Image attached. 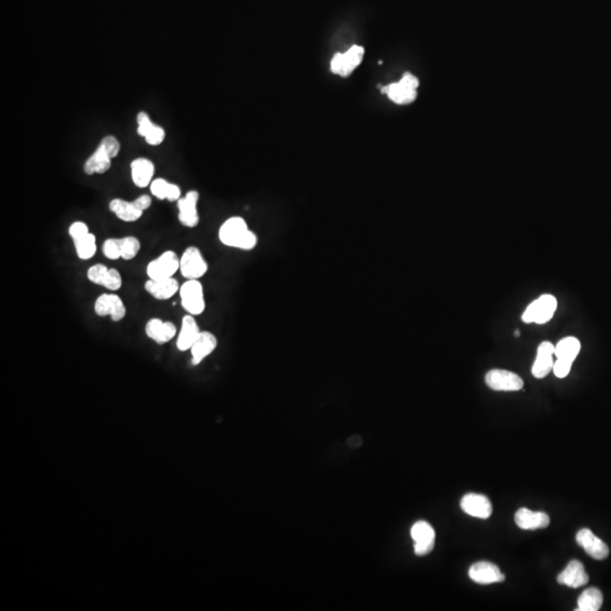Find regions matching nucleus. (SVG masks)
<instances>
[{"mask_svg":"<svg viewBox=\"0 0 611 611\" xmlns=\"http://www.w3.org/2000/svg\"><path fill=\"white\" fill-rule=\"evenodd\" d=\"M169 184V181H166V179H154V180L152 181L151 185H150L152 195L157 197V199H160V201H164V199H166V193H168Z\"/></svg>","mask_w":611,"mask_h":611,"instance_id":"nucleus-33","label":"nucleus"},{"mask_svg":"<svg viewBox=\"0 0 611 611\" xmlns=\"http://www.w3.org/2000/svg\"><path fill=\"white\" fill-rule=\"evenodd\" d=\"M137 133L145 138L149 145L157 146L162 144L166 137V131L161 126L154 125L146 113L137 115Z\"/></svg>","mask_w":611,"mask_h":611,"instance_id":"nucleus-19","label":"nucleus"},{"mask_svg":"<svg viewBox=\"0 0 611 611\" xmlns=\"http://www.w3.org/2000/svg\"><path fill=\"white\" fill-rule=\"evenodd\" d=\"M519 336V331H517V332H515V336Z\"/></svg>","mask_w":611,"mask_h":611,"instance_id":"nucleus-37","label":"nucleus"},{"mask_svg":"<svg viewBox=\"0 0 611 611\" xmlns=\"http://www.w3.org/2000/svg\"><path fill=\"white\" fill-rule=\"evenodd\" d=\"M461 508L470 517L478 519H489L493 513V506L486 496L480 494H468L461 501Z\"/></svg>","mask_w":611,"mask_h":611,"instance_id":"nucleus-14","label":"nucleus"},{"mask_svg":"<svg viewBox=\"0 0 611 611\" xmlns=\"http://www.w3.org/2000/svg\"><path fill=\"white\" fill-rule=\"evenodd\" d=\"M110 211L116 214L119 220L124 222H136L142 217L143 212L134 205L133 202H127L124 199H115L110 202Z\"/></svg>","mask_w":611,"mask_h":611,"instance_id":"nucleus-24","label":"nucleus"},{"mask_svg":"<svg viewBox=\"0 0 611 611\" xmlns=\"http://www.w3.org/2000/svg\"><path fill=\"white\" fill-rule=\"evenodd\" d=\"M148 338L157 345H166L177 336V327L173 322H164L160 318H151L145 326Z\"/></svg>","mask_w":611,"mask_h":611,"instance_id":"nucleus-17","label":"nucleus"},{"mask_svg":"<svg viewBox=\"0 0 611 611\" xmlns=\"http://www.w3.org/2000/svg\"><path fill=\"white\" fill-rule=\"evenodd\" d=\"M74 243L75 250L78 259L82 261H87L92 259L93 256L96 254V238L93 233H87L83 238H80L78 240L73 241Z\"/></svg>","mask_w":611,"mask_h":611,"instance_id":"nucleus-27","label":"nucleus"},{"mask_svg":"<svg viewBox=\"0 0 611 611\" xmlns=\"http://www.w3.org/2000/svg\"><path fill=\"white\" fill-rule=\"evenodd\" d=\"M365 48L352 45L345 52H338L331 60V71L341 78H347L362 63Z\"/></svg>","mask_w":611,"mask_h":611,"instance_id":"nucleus-6","label":"nucleus"},{"mask_svg":"<svg viewBox=\"0 0 611 611\" xmlns=\"http://www.w3.org/2000/svg\"><path fill=\"white\" fill-rule=\"evenodd\" d=\"M119 152L120 143L116 137H104L96 151L84 164V173L89 175L107 173L111 166V160L119 154Z\"/></svg>","mask_w":611,"mask_h":611,"instance_id":"nucleus-2","label":"nucleus"},{"mask_svg":"<svg viewBox=\"0 0 611 611\" xmlns=\"http://www.w3.org/2000/svg\"><path fill=\"white\" fill-rule=\"evenodd\" d=\"M515 522L523 530H538L546 529L550 523L548 514L543 512H533L528 508H519L515 514Z\"/></svg>","mask_w":611,"mask_h":611,"instance_id":"nucleus-22","label":"nucleus"},{"mask_svg":"<svg viewBox=\"0 0 611 611\" xmlns=\"http://www.w3.org/2000/svg\"><path fill=\"white\" fill-rule=\"evenodd\" d=\"M108 270H109V268H108V267L104 264L92 265V266L89 267V270H87V279H89V282L94 283V285H102L104 276L107 274Z\"/></svg>","mask_w":611,"mask_h":611,"instance_id":"nucleus-32","label":"nucleus"},{"mask_svg":"<svg viewBox=\"0 0 611 611\" xmlns=\"http://www.w3.org/2000/svg\"><path fill=\"white\" fill-rule=\"evenodd\" d=\"M180 273L187 280H199L208 273V264L202 252L195 246L185 250L180 257Z\"/></svg>","mask_w":611,"mask_h":611,"instance_id":"nucleus-7","label":"nucleus"},{"mask_svg":"<svg viewBox=\"0 0 611 611\" xmlns=\"http://www.w3.org/2000/svg\"><path fill=\"white\" fill-rule=\"evenodd\" d=\"M146 292L157 300H168L180 290L178 281L173 278L162 280L149 279L144 285Z\"/></svg>","mask_w":611,"mask_h":611,"instance_id":"nucleus-20","label":"nucleus"},{"mask_svg":"<svg viewBox=\"0 0 611 611\" xmlns=\"http://www.w3.org/2000/svg\"><path fill=\"white\" fill-rule=\"evenodd\" d=\"M122 278L116 268H109L104 276L101 287L110 291H117L122 288Z\"/></svg>","mask_w":611,"mask_h":611,"instance_id":"nucleus-31","label":"nucleus"},{"mask_svg":"<svg viewBox=\"0 0 611 611\" xmlns=\"http://www.w3.org/2000/svg\"><path fill=\"white\" fill-rule=\"evenodd\" d=\"M201 333L202 331L199 329L195 316L189 314L185 315L181 319L180 331H179L178 338H177L178 350L181 352L190 350L199 336H201Z\"/></svg>","mask_w":611,"mask_h":611,"instance_id":"nucleus-16","label":"nucleus"},{"mask_svg":"<svg viewBox=\"0 0 611 611\" xmlns=\"http://www.w3.org/2000/svg\"><path fill=\"white\" fill-rule=\"evenodd\" d=\"M603 603V596L599 589L590 588L583 592L577 600L579 611H598Z\"/></svg>","mask_w":611,"mask_h":611,"instance_id":"nucleus-26","label":"nucleus"},{"mask_svg":"<svg viewBox=\"0 0 611 611\" xmlns=\"http://www.w3.org/2000/svg\"><path fill=\"white\" fill-rule=\"evenodd\" d=\"M199 194L196 190H189L186 196L178 201V220L181 226L186 228H196L199 223V214L197 210Z\"/></svg>","mask_w":611,"mask_h":611,"instance_id":"nucleus-11","label":"nucleus"},{"mask_svg":"<svg viewBox=\"0 0 611 611\" xmlns=\"http://www.w3.org/2000/svg\"><path fill=\"white\" fill-rule=\"evenodd\" d=\"M557 309V299L552 294H542L528 306L522 315V321L526 324L548 323Z\"/></svg>","mask_w":611,"mask_h":611,"instance_id":"nucleus-5","label":"nucleus"},{"mask_svg":"<svg viewBox=\"0 0 611 611\" xmlns=\"http://www.w3.org/2000/svg\"><path fill=\"white\" fill-rule=\"evenodd\" d=\"M217 347V338L214 336L213 333L208 331H202L201 336L197 338L196 342L194 343L193 347L190 349L192 352V358H193V365H199L206 357L210 356L213 353Z\"/></svg>","mask_w":611,"mask_h":611,"instance_id":"nucleus-23","label":"nucleus"},{"mask_svg":"<svg viewBox=\"0 0 611 611\" xmlns=\"http://www.w3.org/2000/svg\"><path fill=\"white\" fill-rule=\"evenodd\" d=\"M555 347L552 342L545 341L538 347L535 361L532 366V375L538 380L545 378L554 368Z\"/></svg>","mask_w":611,"mask_h":611,"instance_id":"nucleus-15","label":"nucleus"},{"mask_svg":"<svg viewBox=\"0 0 611 611\" xmlns=\"http://www.w3.org/2000/svg\"><path fill=\"white\" fill-rule=\"evenodd\" d=\"M122 241H124L122 238H109L107 239L102 246L103 255L111 261L122 259Z\"/></svg>","mask_w":611,"mask_h":611,"instance_id":"nucleus-28","label":"nucleus"},{"mask_svg":"<svg viewBox=\"0 0 611 611\" xmlns=\"http://www.w3.org/2000/svg\"><path fill=\"white\" fill-rule=\"evenodd\" d=\"M113 296L115 294H103L95 300L94 312L98 315L99 317H106V316H111L113 308Z\"/></svg>","mask_w":611,"mask_h":611,"instance_id":"nucleus-30","label":"nucleus"},{"mask_svg":"<svg viewBox=\"0 0 611 611\" xmlns=\"http://www.w3.org/2000/svg\"><path fill=\"white\" fill-rule=\"evenodd\" d=\"M69 233L71 236V240H78L80 238H83L84 236L89 233V227H87L85 222L76 221V222L71 223L69 229Z\"/></svg>","mask_w":611,"mask_h":611,"instance_id":"nucleus-34","label":"nucleus"},{"mask_svg":"<svg viewBox=\"0 0 611 611\" xmlns=\"http://www.w3.org/2000/svg\"><path fill=\"white\" fill-rule=\"evenodd\" d=\"M470 579L478 584L487 585L505 581V575L497 565L490 561H478L469 570Z\"/></svg>","mask_w":611,"mask_h":611,"instance_id":"nucleus-13","label":"nucleus"},{"mask_svg":"<svg viewBox=\"0 0 611 611\" xmlns=\"http://www.w3.org/2000/svg\"><path fill=\"white\" fill-rule=\"evenodd\" d=\"M180 199V187H179L178 185L171 184V182H170L169 188H168V193H166V201H169V202H178Z\"/></svg>","mask_w":611,"mask_h":611,"instance_id":"nucleus-35","label":"nucleus"},{"mask_svg":"<svg viewBox=\"0 0 611 611\" xmlns=\"http://www.w3.org/2000/svg\"><path fill=\"white\" fill-rule=\"evenodd\" d=\"M576 542L584 549L590 557L596 561H603L609 556L608 546L589 529H582L577 532Z\"/></svg>","mask_w":611,"mask_h":611,"instance_id":"nucleus-12","label":"nucleus"},{"mask_svg":"<svg viewBox=\"0 0 611 611\" xmlns=\"http://www.w3.org/2000/svg\"><path fill=\"white\" fill-rule=\"evenodd\" d=\"M133 203L140 211L144 212L151 208L152 199L149 195H142V196L137 197L135 201H133Z\"/></svg>","mask_w":611,"mask_h":611,"instance_id":"nucleus-36","label":"nucleus"},{"mask_svg":"<svg viewBox=\"0 0 611 611\" xmlns=\"http://www.w3.org/2000/svg\"><path fill=\"white\" fill-rule=\"evenodd\" d=\"M179 294H180L181 306L187 314L199 316L205 312L206 303H205L204 288L199 280H187L181 285Z\"/></svg>","mask_w":611,"mask_h":611,"instance_id":"nucleus-3","label":"nucleus"},{"mask_svg":"<svg viewBox=\"0 0 611 611\" xmlns=\"http://www.w3.org/2000/svg\"><path fill=\"white\" fill-rule=\"evenodd\" d=\"M559 584L577 589L588 584L589 575L585 572L584 565L579 561H570L563 572L558 575Z\"/></svg>","mask_w":611,"mask_h":611,"instance_id":"nucleus-18","label":"nucleus"},{"mask_svg":"<svg viewBox=\"0 0 611 611\" xmlns=\"http://www.w3.org/2000/svg\"><path fill=\"white\" fill-rule=\"evenodd\" d=\"M219 239L224 246L246 252L255 250L259 245V237L241 217H231L224 221L220 227Z\"/></svg>","mask_w":611,"mask_h":611,"instance_id":"nucleus-1","label":"nucleus"},{"mask_svg":"<svg viewBox=\"0 0 611 611\" xmlns=\"http://www.w3.org/2000/svg\"><path fill=\"white\" fill-rule=\"evenodd\" d=\"M488 387L498 392H515L523 389L524 382L519 375L504 369H493L484 377Z\"/></svg>","mask_w":611,"mask_h":611,"instance_id":"nucleus-9","label":"nucleus"},{"mask_svg":"<svg viewBox=\"0 0 611 611\" xmlns=\"http://www.w3.org/2000/svg\"><path fill=\"white\" fill-rule=\"evenodd\" d=\"M131 179L135 186L145 188L151 185L155 173L154 164L145 157L135 159L131 164Z\"/></svg>","mask_w":611,"mask_h":611,"instance_id":"nucleus-21","label":"nucleus"},{"mask_svg":"<svg viewBox=\"0 0 611 611\" xmlns=\"http://www.w3.org/2000/svg\"><path fill=\"white\" fill-rule=\"evenodd\" d=\"M180 270V259L173 250H166L157 259L150 261L146 266V274L151 280L173 278Z\"/></svg>","mask_w":611,"mask_h":611,"instance_id":"nucleus-8","label":"nucleus"},{"mask_svg":"<svg viewBox=\"0 0 611 611\" xmlns=\"http://www.w3.org/2000/svg\"><path fill=\"white\" fill-rule=\"evenodd\" d=\"M580 350H581V343L579 340L570 336L558 342V345L555 347V354L559 361L572 366L576 357L579 356Z\"/></svg>","mask_w":611,"mask_h":611,"instance_id":"nucleus-25","label":"nucleus"},{"mask_svg":"<svg viewBox=\"0 0 611 611\" xmlns=\"http://www.w3.org/2000/svg\"><path fill=\"white\" fill-rule=\"evenodd\" d=\"M122 239V259L124 261H131L141 250V241L133 236H128Z\"/></svg>","mask_w":611,"mask_h":611,"instance_id":"nucleus-29","label":"nucleus"},{"mask_svg":"<svg viewBox=\"0 0 611 611\" xmlns=\"http://www.w3.org/2000/svg\"><path fill=\"white\" fill-rule=\"evenodd\" d=\"M411 537L415 541V552L417 556H426L433 552L435 547V530L426 521H419L411 528Z\"/></svg>","mask_w":611,"mask_h":611,"instance_id":"nucleus-10","label":"nucleus"},{"mask_svg":"<svg viewBox=\"0 0 611 611\" xmlns=\"http://www.w3.org/2000/svg\"><path fill=\"white\" fill-rule=\"evenodd\" d=\"M419 87V80L415 75L405 73L398 83H392L384 87L382 92L389 96L391 101L396 104L412 103L417 99V89Z\"/></svg>","mask_w":611,"mask_h":611,"instance_id":"nucleus-4","label":"nucleus"}]
</instances>
